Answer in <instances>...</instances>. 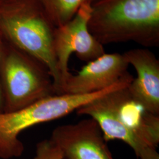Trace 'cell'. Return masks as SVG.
Listing matches in <instances>:
<instances>
[{
  "instance_id": "cell-1",
  "label": "cell",
  "mask_w": 159,
  "mask_h": 159,
  "mask_svg": "<svg viewBox=\"0 0 159 159\" xmlns=\"http://www.w3.org/2000/svg\"><path fill=\"white\" fill-rule=\"evenodd\" d=\"M88 27L103 46L134 42L159 46V0H94Z\"/></svg>"
},
{
  "instance_id": "cell-2",
  "label": "cell",
  "mask_w": 159,
  "mask_h": 159,
  "mask_svg": "<svg viewBox=\"0 0 159 159\" xmlns=\"http://www.w3.org/2000/svg\"><path fill=\"white\" fill-rule=\"evenodd\" d=\"M55 29L37 0H13L0 12V34L3 39L45 64L56 94H62L54 50Z\"/></svg>"
},
{
  "instance_id": "cell-3",
  "label": "cell",
  "mask_w": 159,
  "mask_h": 159,
  "mask_svg": "<svg viewBox=\"0 0 159 159\" xmlns=\"http://www.w3.org/2000/svg\"><path fill=\"white\" fill-rule=\"evenodd\" d=\"M3 113H11L56 94L45 64L4 40L0 53Z\"/></svg>"
},
{
  "instance_id": "cell-4",
  "label": "cell",
  "mask_w": 159,
  "mask_h": 159,
  "mask_svg": "<svg viewBox=\"0 0 159 159\" xmlns=\"http://www.w3.org/2000/svg\"><path fill=\"white\" fill-rule=\"evenodd\" d=\"M129 83L128 80L123 79L102 91L54 94L16 111L0 113V159L16 158L23 154L24 146L18 137L24 130L63 117L98 97L127 87Z\"/></svg>"
},
{
  "instance_id": "cell-5",
  "label": "cell",
  "mask_w": 159,
  "mask_h": 159,
  "mask_svg": "<svg viewBox=\"0 0 159 159\" xmlns=\"http://www.w3.org/2000/svg\"><path fill=\"white\" fill-rule=\"evenodd\" d=\"M127 87L119 106L108 109L102 116L101 126L104 135L107 140L124 142L134 150L142 146L143 140L157 148L159 144V116L148 111L134 100Z\"/></svg>"
},
{
  "instance_id": "cell-6",
  "label": "cell",
  "mask_w": 159,
  "mask_h": 159,
  "mask_svg": "<svg viewBox=\"0 0 159 159\" xmlns=\"http://www.w3.org/2000/svg\"><path fill=\"white\" fill-rule=\"evenodd\" d=\"M91 11V4H84L72 20L55 29L54 50L61 77L63 94L64 84L71 74L68 69L71 54L75 53L80 60L89 63L106 53L103 45L89 30Z\"/></svg>"
},
{
  "instance_id": "cell-7",
  "label": "cell",
  "mask_w": 159,
  "mask_h": 159,
  "mask_svg": "<svg viewBox=\"0 0 159 159\" xmlns=\"http://www.w3.org/2000/svg\"><path fill=\"white\" fill-rule=\"evenodd\" d=\"M50 140L60 148L63 159H114L100 125L91 117L57 126Z\"/></svg>"
},
{
  "instance_id": "cell-8",
  "label": "cell",
  "mask_w": 159,
  "mask_h": 159,
  "mask_svg": "<svg viewBox=\"0 0 159 159\" xmlns=\"http://www.w3.org/2000/svg\"><path fill=\"white\" fill-rule=\"evenodd\" d=\"M129 64L123 54H104L87 63L75 75L71 74L63 94H84L102 91L118 83L129 73Z\"/></svg>"
},
{
  "instance_id": "cell-9",
  "label": "cell",
  "mask_w": 159,
  "mask_h": 159,
  "mask_svg": "<svg viewBox=\"0 0 159 159\" xmlns=\"http://www.w3.org/2000/svg\"><path fill=\"white\" fill-rule=\"evenodd\" d=\"M135 68L134 78L127 89L131 98L148 111L159 116V61L148 48H136L123 53Z\"/></svg>"
},
{
  "instance_id": "cell-10",
  "label": "cell",
  "mask_w": 159,
  "mask_h": 159,
  "mask_svg": "<svg viewBox=\"0 0 159 159\" xmlns=\"http://www.w3.org/2000/svg\"><path fill=\"white\" fill-rule=\"evenodd\" d=\"M46 12L51 23L61 26L72 20L80 8L94 0H37Z\"/></svg>"
},
{
  "instance_id": "cell-11",
  "label": "cell",
  "mask_w": 159,
  "mask_h": 159,
  "mask_svg": "<svg viewBox=\"0 0 159 159\" xmlns=\"http://www.w3.org/2000/svg\"><path fill=\"white\" fill-rule=\"evenodd\" d=\"M33 159H63V156L60 148L49 139L37 143Z\"/></svg>"
},
{
  "instance_id": "cell-12",
  "label": "cell",
  "mask_w": 159,
  "mask_h": 159,
  "mask_svg": "<svg viewBox=\"0 0 159 159\" xmlns=\"http://www.w3.org/2000/svg\"><path fill=\"white\" fill-rule=\"evenodd\" d=\"M3 43H4V39L0 34V53H1ZM2 111H3V102H2V98L1 91L0 88V113H2Z\"/></svg>"
},
{
  "instance_id": "cell-13",
  "label": "cell",
  "mask_w": 159,
  "mask_h": 159,
  "mask_svg": "<svg viewBox=\"0 0 159 159\" xmlns=\"http://www.w3.org/2000/svg\"><path fill=\"white\" fill-rule=\"evenodd\" d=\"M13 0H0V12L6 7L8 4L11 2Z\"/></svg>"
}]
</instances>
